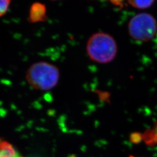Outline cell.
Returning a JSON list of instances; mask_svg holds the SVG:
<instances>
[{"label":"cell","instance_id":"obj_9","mask_svg":"<svg viewBox=\"0 0 157 157\" xmlns=\"http://www.w3.org/2000/svg\"><path fill=\"white\" fill-rule=\"evenodd\" d=\"M68 157H78V156H76V155H69Z\"/></svg>","mask_w":157,"mask_h":157},{"label":"cell","instance_id":"obj_6","mask_svg":"<svg viewBox=\"0 0 157 157\" xmlns=\"http://www.w3.org/2000/svg\"><path fill=\"white\" fill-rule=\"evenodd\" d=\"M0 157H22L7 141L0 138Z\"/></svg>","mask_w":157,"mask_h":157},{"label":"cell","instance_id":"obj_8","mask_svg":"<svg viewBox=\"0 0 157 157\" xmlns=\"http://www.w3.org/2000/svg\"><path fill=\"white\" fill-rule=\"evenodd\" d=\"M11 4L10 0H0V17L3 16L8 11Z\"/></svg>","mask_w":157,"mask_h":157},{"label":"cell","instance_id":"obj_10","mask_svg":"<svg viewBox=\"0 0 157 157\" xmlns=\"http://www.w3.org/2000/svg\"><path fill=\"white\" fill-rule=\"evenodd\" d=\"M133 157V156H132V155H130V157Z\"/></svg>","mask_w":157,"mask_h":157},{"label":"cell","instance_id":"obj_4","mask_svg":"<svg viewBox=\"0 0 157 157\" xmlns=\"http://www.w3.org/2000/svg\"><path fill=\"white\" fill-rule=\"evenodd\" d=\"M47 19L46 8L44 5L35 3L31 6L29 19L32 23L43 22Z\"/></svg>","mask_w":157,"mask_h":157},{"label":"cell","instance_id":"obj_3","mask_svg":"<svg viewBox=\"0 0 157 157\" xmlns=\"http://www.w3.org/2000/svg\"><path fill=\"white\" fill-rule=\"evenodd\" d=\"M128 32L130 37L137 42L149 41L157 34V20L149 13H137L129 21Z\"/></svg>","mask_w":157,"mask_h":157},{"label":"cell","instance_id":"obj_2","mask_svg":"<svg viewBox=\"0 0 157 157\" xmlns=\"http://www.w3.org/2000/svg\"><path fill=\"white\" fill-rule=\"evenodd\" d=\"M86 51L91 61L105 64L112 62L115 58L118 45L115 40L109 34L97 32L92 34L88 40Z\"/></svg>","mask_w":157,"mask_h":157},{"label":"cell","instance_id":"obj_7","mask_svg":"<svg viewBox=\"0 0 157 157\" xmlns=\"http://www.w3.org/2000/svg\"><path fill=\"white\" fill-rule=\"evenodd\" d=\"M154 1H129V5L132 7L139 10H145L151 6Z\"/></svg>","mask_w":157,"mask_h":157},{"label":"cell","instance_id":"obj_5","mask_svg":"<svg viewBox=\"0 0 157 157\" xmlns=\"http://www.w3.org/2000/svg\"><path fill=\"white\" fill-rule=\"evenodd\" d=\"M137 137V139L142 140L146 143L147 145L150 146H154L157 144V121L154 124L151 129H148L143 133L139 135V134L133 136ZM136 139V140H137ZM135 140L133 142H135Z\"/></svg>","mask_w":157,"mask_h":157},{"label":"cell","instance_id":"obj_1","mask_svg":"<svg viewBox=\"0 0 157 157\" xmlns=\"http://www.w3.org/2000/svg\"><path fill=\"white\" fill-rule=\"evenodd\" d=\"M60 78L59 70L56 65L39 61L29 67L26 80L35 90L47 91L55 88Z\"/></svg>","mask_w":157,"mask_h":157}]
</instances>
